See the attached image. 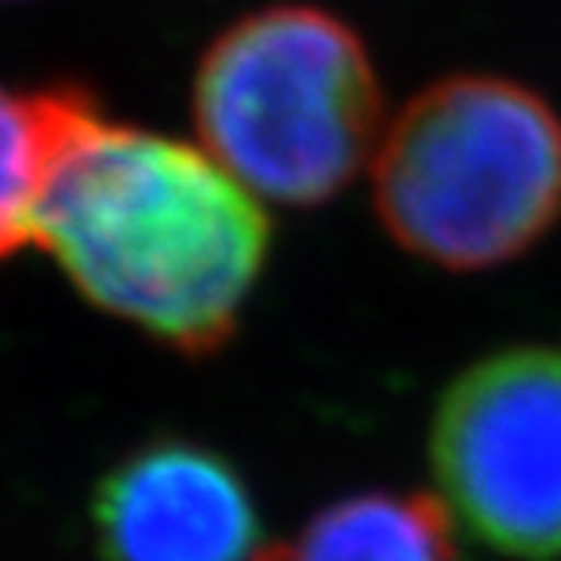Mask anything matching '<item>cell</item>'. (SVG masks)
<instances>
[{
    "instance_id": "6da1fadb",
    "label": "cell",
    "mask_w": 561,
    "mask_h": 561,
    "mask_svg": "<svg viewBox=\"0 0 561 561\" xmlns=\"http://www.w3.org/2000/svg\"><path fill=\"white\" fill-rule=\"evenodd\" d=\"M37 244L99 310L211 354L263 274L271 222L201 146L114 125L92 103L55 161Z\"/></svg>"
},
{
    "instance_id": "7a4b0ae2",
    "label": "cell",
    "mask_w": 561,
    "mask_h": 561,
    "mask_svg": "<svg viewBox=\"0 0 561 561\" xmlns=\"http://www.w3.org/2000/svg\"><path fill=\"white\" fill-rule=\"evenodd\" d=\"M194 125L260 201L321 205L373 164L383 95L362 37L307 4L244 15L208 44L194 77Z\"/></svg>"
},
{
    "instance_id": "3957f363",
    "label": "cell",
    "mask_w": 561,
    "mask_h": 561,
    "mask_svg": "<svg viewBox=\"0 0 561 561\" xmlns=\"http://www.w3.org/2000/svg\"><path fill=\"white\" fill-rule=\"evenodd\" d=\"M373 197L401 249L453 271L518 255L561 205V125L496 77H448L383 128Z\"/></svg>"
},
{
    "instance_id": "277c9868",
    "label": "cell",
    "mask_w": 561,
    "mask_h": 561,
    "mask_svg": "<svg viewBox=\"0 0 561 561\" xmlns=\"http://www.w3.org/2000/svg\"><path fill=\"white\" fill-rule=\"evenodd\" d=\"M431 463L448 518L518 558L561 554V351H511L459 376Z\"/></svg>"
},
{
    "instance_id": "5b68a950",
    "label": "cell",
    "mask_w": 561,
    "mask_h": 561,
    "mask_svg": "<svg viewBox=\"0 0 561 561\" xmlns=\"http://www.w3.org/2000/svg\"><path fill=\"white\" fill-rule=\"evenodd\" d=\"M92 529L106 561H255L252 492L205 445L150 442L99 481Z\"/></svg>"
},
{
    "instance_id": "8992f818",
    "label": "cell",
    "mask_w": 561,
    "mask_h": 561,
    "mask_svg": "<svg viewBox=\"0 0 561 561\" xmlns=\"http://www.w3.org/2000/svg\"><path fill=\"white\" fill-rule=\"evenodd\" d=\"M255 561H453L448 511L431 496L362 492L318 511Z\"/></svg>"
},
{
    "instance_id": "52a82bcc",
    "label": "cell",
    "mask_w": 561,
    "mask_h": 561,
    "mask_svg": "<svg viewBox=\"0 0 561 561\" xmlns=\"http://www.w3.org/2000/svg\"><path fill=\"white\" fill-rule=\"evenodd\" d=\"M92 103L81 88L15 92L0 84V263L37 241L55 161Z\"/></svg>"
}]
</instances>
